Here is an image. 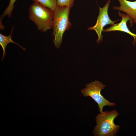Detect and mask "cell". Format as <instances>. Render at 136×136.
Returning <instances> with one entry per match:
<instances>
[{"label":"cell","instance_id":"6da1fadb","mask_svg":"<svg viewBox=\"0 0 136 136\" xmlns=\"http://www.w3.org/2000/svg\"><path fill=\"white\" fill-rule=\"evenodd\" d=\"M29 18L43 32L52 28L54 11L39 3L34 2L29 9Z\"/></svg>","mask_w":136,"mask_h":136},{"label":"cell","instance_id":"7a4b0ae2","mask_svg":"<svg viewBox=\"0 0 136 136\" xmlns=\"http://www.w3.org/2000/svg\"><path fill=\"white\" fill-rule=\"evenodd\" d=\"M119 115L116 110L105 111L99 113L95 117L96 126L92 132L96 136H113L119 131L120 126L114 122V119Z\"/></svg>","mask_w":136,"mask_h":136},{"label":"cell","instance_id":"3957f363","mask_svg":"<svg viewBox=\"0 0 136 136\" xmlns=\"http://www.w3.org/2000/svg\"><path fill=\"white\" fill-rule=\"evenodd\" d=\"M70 9L66 6H57L54 11L52 28L54 38L53 42L58 49L61 44L64 32L72 26L69 19Z\"/></svg>","mask_w":136,"mask_h":136},{"label":"cell","instance_id":"277c9868","mask_svg":"<svg viewBox=\"0 0 136 136\" xmlns=\"http://www.w3.org/2000/svg\"><path fill=\"white\" fill-rule=\"evenodd\" d=\"M106 87V85H103L101 82L95 80L94 82L86 84V87L81 91V93L85 97H91L97 104L100 113L103 112V108L105 106L111 107L116 105L115 103L110 102L101 94V91Z\"/></svg>","mask_w":136,"mask_h":136},{"label":"cell","instance_id":"5b68a950","mask_svg":"<svg viewBox=\"0 0 136 136\" xmlns=\"http://www.w3.org/2000/svg\"><path fill=\"white\" fill-rule=\"evenodd\" d=\"M111 2V0H108L103 7L101 8L99 7V13L95 24L94 26L88 28L89 30H94L96 32L98 36L96 41L98 44L103 41V36L101 33L104 27L107 25H112L114 24L116 21L111 20L108 14V9Z\"/></svg>","mask_w":136,"mask_h":136},{"label":"cell","instance_id":"8992f818","mask_svg":"<svg viewBox=\"0 0 136 136\" xmlns=\"http://www.w3.org/2000/svg\"><path fill=\"white\" fill-rule=\"evenodd\" d=\"M118 15L121 17V21L117 24H114L109 27L105 29H103L104 32L111 31H119L126 33L132 36L134 38L133 42V44H136V34L132 32L128 28L127 23L128 21H131V19L129 17L127 14L121 13L120 11L118 12Z\"/></svg>","mask_w":136,"mask_h":136},{"label":"cell","instance_id":"52a82bcc","mask_svg":"<svg viewBox=\"0 0 136 136\" xmlns=\"http://www.w3.org/2000/svg\"><path fill=\"white\" fill-rule=\"evenodd\" d=\"M120 6H114L113 9L123 11L131 19L130 26L133 25L132 21L136 20V1H130L127 0H117Z\"/></svg>","mask_w":136,"mask_h":136},{"label":"cell","instance_id":"ba28073f","mask_svg":"<svg viewBox=\"0 0 136 136\" xmlns=\"http://www.w3.org/2000/svg\"><path fill=\"white\" fill-rule=\"evenodd\" d=\"M14 28V26L12 27L10 34L8 36L4 35L0 33V45L3 50V54L2 57V61H3V58L6 55L5 50L8 44L10 43H13L18 45L23 50H26V49L22 46L13 41L12 39V35Z\"/></svg>","mask_w":136,"mask_h":136},{"label":"cell","instance_id":"9c48e42d","mask_svg":"<svg viewBox=\"0 0 136 136\" xmlns=\"http://www.w3.org/2000/svg\"><path fill=\"white\" fill-rule=\"evenodd\" d=\"M16 0H10L9 4L4 12L2 14L0 18V29L3 30L5 28L4 26L2 24V20L4 17L6 16L8 17H10L13 10L14 6V4Z\"/></svg>","mask_w":136,"mask_h":136},{"label":"cell","instance_id":"30bf717a","mask_svg":"<svg viewBox=\"0 0 136 136\" xmlns=\"http://www.w3.org/2000/svg\"><path fill=\"white\" fill-rule=\"evenodd\" d=\"M47 7L54 11L57 6V0H31Z\"/></svg>","mask_w":136,"mask_h":136},{"label":"cell","instance_id":"8fae6325","mask_svg":"<svg viewBox=\"0 0 136 136\" xmlns=\"http://www.w3.org/2000/svg\"><path fill=\"white\" fill-rule=\"evenodd\" d=\"M75 0H57L58 6H66L70 9L73 6Z\"/></svg>","mask_w":136,"mask_h":136},{"label":"cell","instance_id":"7c38bea8","mask_svg":"<svg viewBox=\"0 0 136 136\" xmlns=\"http://www.w3.org/2000/svg\"><path fill=\"white\" fill-rule=\"evenodd\" d=\"M132 22H133L136 23V20H133L132 21Z\"/></svg>","mask_w":136,"mask_h":136}]
</instances>
